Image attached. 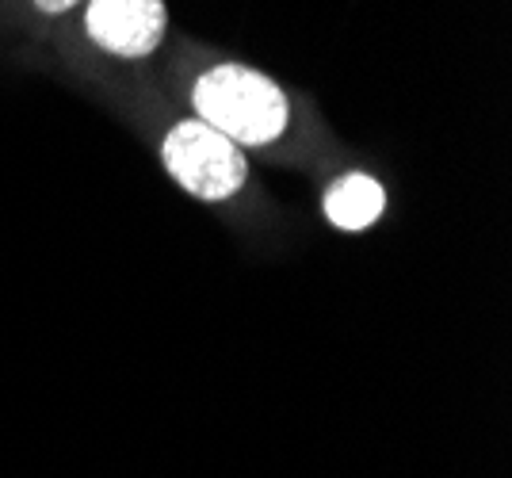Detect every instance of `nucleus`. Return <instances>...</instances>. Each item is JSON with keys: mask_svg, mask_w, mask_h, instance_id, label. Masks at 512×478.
<instances>
[{"mask_svg": "<svg viewBox=\"0 0 512 478\" xmlns=\"http://www.w3.org/2000/svg\"><path fill=\"white\" fill-rule=\"evenodd\" d=\"M192 108L199 123H207L241 150L272 146L291 123L287 92L268 73L241 62H222L199 73L192 85Z\"/></svg>", "mask_w": 512, "mask_h": 478, "instance_id": "f257e3e1", "label": "nucleus"}, {"mask_svg": "<svg viewBox=\"0 0 512 478\" xmlns=\"http://www.w3.org/2000/svg\"><path fill=\"white\" fill-rule=\"evenodd\" d=\"M161 161H165L172 180L203 203H222V199L237 196L249 180L245 150L199 119H180L165 134Z\"/></svg>", "mask_w": 512, "mask_h": 478, "instance_id": "f03ea898", "label": "nucleus"}, {"mask_svg": "<svg viewBox=\"0 0 512 478\" xmlns=\"http://www.w3.org/2000/svg\"><path fill=\"white\" fill-rule=\"evenodd\" d=\"M85 35L111 58H150L169 35L165 0H85Z\"/></svg>", "mask_w": 512, "mask_h": 478, "instance_id": "7ed1b4c3", "label": "nucleus"}, {"mask_svg": "<svg viewBox=\"0 0 512 478\" xmlns=\"http://www.w3.org/2000/svg\"><path fill=\"white\" fill-rule=\"evenodd\" d=\"M321 211L329 218V226H337L344 234H360L367 226H375L386 211V188L367 173H348L333 180L325 188Z\"/></svg>", "mask_w": 512, "mask_h": 478, "instance_id": "20e7f679", "label": "nucleus"}, {"mask_svg": "<svg viewBox=\"0 0 512 478\" xmlns=\"http://www.w3.org/2000/svg\"><path fill=\"white\" fill-rule=\"evenodd\" d=\"M43 16H65V12H73L77 4H85V0H31Z\"/></svg>", "mask_w": 512, "mask_h": 478, "instance_id": "39448f33", "label": "nucleus"}]
</instances>
